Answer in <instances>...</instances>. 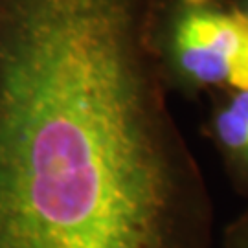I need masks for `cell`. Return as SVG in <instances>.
<instances>
[{"label":"cell","mask_w":248,"mask_h":248,"mask_svg":"<svg viewBox=\"0 0 248 248\" xmlns=\"http://www.w3.org/2000/svg\"><path fill=\"white\" fill-rule=\"evenodd\" d=\"M158 2L0 0V248H212Z\"/></svg>","instance_id":"1"},{"label":"cell","mask_w":248,"mask_h":248,"mask_svg":"<svg viewBox=\"0 0 248 248\" xmlns=\"http://www.w3.org/2000/svg\"><path fill=\"white\" fill-rule=\"evenodd\" d=\"M222 248H248V210L222 232Z\"/></svg>","instance_id":"4"},{"label":"cell","mask_w":248,"mask_h":248,"mask_svg":"<svg viewBox=\"0 0 248 248\" xmlns=\"http://www.w3.org/2000/svg\"><path fill=\"white\" fill-rule=\"evenodd\" d=\"M233 6L239 9V13L248 20V0H232Z\"/></svg>","instance_id":"5"},{"label":"cell","mask_w":248,"mask_h":248,"mask_svg":"<svg viewBox=\"0 0 248 248\" xmlns=\"http://www.w3.org/2000/svg\"><path fill=\"white\" fill-rule=\"evenodd\" d=\"M151 43L169 92L248 90V20L232 0H160Z\"/></svg>","instance_id":"2"},{"label":"cell","mask_w":248,"mask_h":248,"mask_svg":"<svg viewBox=\"0 0 248 248\" xmlns=\"http://www.w3.org/2000/svg\"><path fill=\"white\" fill-rule=\"evenodd\" d=\"M206 133L235 191L248 195V90H213Z\"/></svg>","instance_id":"3"}]
</instances>
